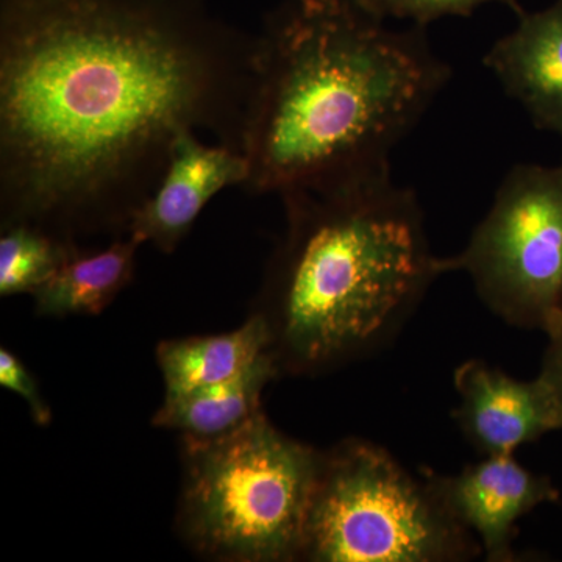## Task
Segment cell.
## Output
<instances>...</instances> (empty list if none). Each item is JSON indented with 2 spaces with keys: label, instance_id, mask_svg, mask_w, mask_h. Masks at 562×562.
<instances>
[{
  "label": "cell",
  "instance_id": "cell-1",
  "mask_svg": "<svg viewBox=\"0 0 562 562\" xmlns=\"http://www.w3.org/2000/svg\"><path fill=\"white\" fill-rule=\"evenodd\" d=\"M254 50L209 0H0V225L127 235L181 135L241 150Z\"/></svg>",
  "mask_w": 562,
  "mask_h": 562
},
{
  "label": "cell",
  "instance_id": "cell-2",
  "mask_svg": "<svg viewBox=\"0 0 562 562\" xmlns=\"http://www.w3.org/2000/svg\"><path fill=\"white\" fill-rule=\"evenodd\" d=\"M358 0H286L255 35L241 151L247 194L313 190L391 166L452 68L425 27Z\"/></svg>",
  "mask_w": 562,
  "mask_h": 562
},
{
  "label": "cell",
  "instance_id": "cell-3",
  "mask_svg": "<svg viewBox=\"0 0 562 562\" xmlns=\"http://www.w3.org/2000/svg\"><path fill=\"white\" fill-rule=\"evenodd\" d=\"M280 198L286 227L254 308L280 372L321 375L394 341L443 273L416 192L386 166Z\"/></svg>",
  "mask_w": 562,
  "mask_h": 562
},
{
  "label": "cell",
  "instance_id": "cell-4",
  "mask_svg": "<svg viewBox=\"0 0 562 562\" xmlns=\"http://www.w3.org/2000/svg\"><path fill=\"white\" fill-rule=\"evenodd\" d=\"M321 458L262 412L217 438H181V541L214 561H301Z\"/></svg>",
  "mask_w": 562,
  "mask_h": 562
},
{
  "label": "cell",
  "instance_id": "cell-5",
  "mask_svg": "<svg viewBox=\"0 0 562 562\" xmlns=\"http://www.w3.org/2000/svg\"><path fill=\"white\" fill-rule=\"evenodd\" d=\"M482 554L424 479L384 447L350 438L322 450L301 561L461 562Z\"/></svg>",
  "mask_w": 562,
  "mask_h": 562
},
{
  "label": "cell",
  "instance_id": "cell-6",
  "mask_svg": "<svg viewBox=\"0 0 562 562\" xmlns=\"http://www.w3.org/2000/svg\"><path fill=\"white\" fill-rule=\"evenodd\" d=\"M495 316L549 333L562 321V165L513 166L468 246L442 258Z\"/></svg>",
  "mask_w": 562,
  "mask_h": 562
},
{
  "label": "cell",
  "instance_id": "cell-7",
  "mask_svg": "<svg viewBox=\"0 0 562 562\" xmlns=\"http://www.w3.org/2000/svg\"><path fill=\"white\" fill-rule=\"evenodd\" d=\"M443 509L472 532L490 562H513L517 522L543 503L560 501L549 476L528 471L514 454L483 457L457 475L420 469Z\"/></svg>",
  "mask_w": 562,
  "mask_h": 562
},
{
  "label": "cell",
  "instance_id": "cell-8",
  "mask_svg": "<svg viewBox=\"0 0 562 562\" xmlns=\"http://www.w3.org/2000/svg\"><path fill=\"white\" fill-rule=\"evenodd\" d=\"M453 384L460 395L453 419L483 457L514 454L561 430L560 409L541 375L514 379L486 361L469 360L454 369Z\"/></svg>",
  "mask_w": 562,
  "mask_h": 562
},
{
  "label": "cell",
  "instance_id": "cell-9",
  "mask_svg": "<svg viewBox=\"0 0 562 562\" xmlns=\"http://www.w3.org/2000/svg\"><path fill=\"white\" fill-rule=\"evenodd\" d=\"M247 177L249 166L241 150L216 140L205 143L199 133H184L157 188L133 214L128 233L171 255L211 199L227 188H243Z\"/></svg>",
  "mask_w": 562,
  "mask_h": 562
},
{
  "label": "cell",
  "instance_id": "cell-10",
  "mask_svg": "<svg viewBox=\"0 0 562 562\" xmlns=\"http://www.w3.org/2000/svg\"><path fill=\"white\" fill-rule=\"evenodd\" d=\"M483 65L527 111L536 128L562 139V0L536 13L492 44Z\"/></svg>",
  "mask_w": 562,
  "mask_h": 562
},
{
  "label": "cell",
  "instance_id": "cell-11",
  "mask_svg": "<svg viewBox=\"0 0 562 562\" xmlns=\"http://www.w3.org/2000/svg\"><path fill=\"white\" fill-rule=\"evenodd\" d=\"M269 350L271 330L257 312L232 331L161 341L155 357L165 383V398L231 380Z\"/></svg>",
  "mask_w": 562,
  "mask_h": 562
},
{
  "label": "cell",
  "instance_id": "cell-12",
  "mask_svg": "<svg viewBox=\"0 0 562 562\" xmlns=\"http://www.w3.org/2000/svg\"><path fill=\"white\" fill-rule=\"evenodd\" d=\"M136 236H117L103 249L79 247L35 294L36 314L46 317L98 316L135 277Z\"/></svg>",
  "mask_w": 562,
  "mask_h": 562
},
{
  "label": "cell",
  "instance_id": "cell-13",
  "mask_svg": "<svg viewBox=\"0 0 562 562\" xmlns=\"http://www.w3.org/2000/svg\"><path fill=\"white\" fill-rule=\"evenodd\" d=\"M280 375L276 355L266 351L231 380L165 398L151 424L177 431L181 438L211 439L227 435L262 412V392Z\"/></svg>",
  "mask_w": 562,
  "mask_h": 562
},
{
  "label": "cell",
  "instance_id": "cell-14",
  "mask_svg": "<svg viewBox=\"0 0 562 562\" xmlns=\"http://www.w3.org/2000/svg\"><path fill=\"white\" fill-rule=\"evenodd\" d=\"M79 247L33 225L2 227L0 295L35 294Z\"/></svg>",
  "mask_w": 562,
  "mask_h": 562
},
{
  "label": "cell",
  "instance_id": "cell-15",
  "mask_svg": "<svg viewBox=\"0 0 562 562\" xmlns=\"http://www.w3.org/2000/svg\"><path fill=\"white\" fill-rule=\"evenodd\" d=\"M369 13L380 20H403L427 29L431 22L447 16H472L484 3H503L517 14L524 13L519 0H358Z\"/></svg>",
  "mask_w": 562,
  "mask_h": 562
},
{
  "label": "cell",
  "instance_id": "cell-16",
  "mask_svg": "<svg viewBox=\"0 0 562 562\" xmlns=\"http://www.w3.org/2000/svg\"><path fill=\"white\" fill-rule=\"evenodd\" d=\"M0 384L5 390L24 398L35 424H38L40 427H46L50 424V406L41 394L38 382H36L32 372L25 368L21 358H18L13 351L5 349V347L0 349Z\"/></svg>",
  "mask_w": 562,
  "mask_h": 562
},
{
  "label": "cell",
  "instance_id": "cell-17",
  "mask_svg": "<svg viewBox=\"0 0 562 562\" xmlns=\"http://www.w3.org/2000/svg\"><path fill=\"white\" fill-rule=\"evenodd\" d=\"M547 339H549V344H547L546 353H543L539 375L546 380L553 392L554 401H557L558 409H560L562 430V321L547 333Z\"/></svg>",
  "mask_w": 562,
  "mask_h": 562
}]
</instances>
